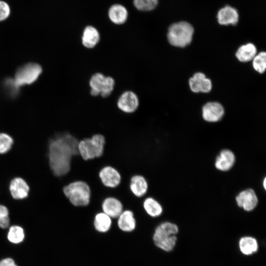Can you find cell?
<instances>
[{
	"label": "cell",
	"mask_w": 266,
	"mask_h": 266,
	"mask_svg": "<svg viewBox=\"0 0 266 266\" xmlns=\"http://www.w3.org/2000/svg\"><path fill=\"white\" fill-rule=\"evenodd\" d=\"M99 177L102 185L109 188L117 187L120 184L121 180L119 172L110 166L102 167L99 172Z\"/></svg>",
	"instance_id": "9"
},
{
	"label": "cell",
	"mask_w": 266,
	"mask_h": 266,
	"mask_svg": "<svg viewBox=\"0 0 266 266\" xmlns=\"http://www.w3.org/2000/svg\"><path fill=\"white\" fill-rule=\"evenodd\" d=\"M105 143L104 136L100 133L85 138L78 142L79 154L84 161L100 158L103 153Z\"/></svg>",
	"instance_id": "4"
},
{
	"label": "cell",
	"mask_w": 266,
	"mask_h": 266,
	"mask_svg": "<svg viewBox=\"0 0 266 266\" xmlns=\"http://www.w3.org/2000/svg\"><path fill=\"white\" fill-rule=\"evenodd\" d=\"M79 140L70 133L62 131L57 133L49 142V166L53 175L62 177L70 169L72 157L79 155L78 144Z\"/></svg>",
	"instance_id": "1"
},
{
	"label": "cell",
	"mask_w": 266,
	"mask_h": 266,
	"mask_svg": "<svg viewBox=\"0 0 266 266\" xmlns=\"http://www.w3.org/2000/svg\"><path fill=\"white\" fill-rule=\"evenodd\" d=\"M266 178H265L263 181V187L265 189H266Z\"/></svg>",
	"instance_id": "33"
},
{
	"label": "cell",
	"mask_w": 266,
	"mask_h": 266,
	"mask_svg": "<svg viewBox=\"0 0 266 266\" xmlns=\"http://www.w3.org/2000/svg\"><path fill=\"white\" fill-rule=\"evenodd\" d=\"M178 232L177 226L174 223L166 221L159 224L155 228L153 240L155 245L165 251H170L174 248Z\"/></svg>",
	"instance_id": "2"
},
{
	"label": "cell",
	"mask_w": 266,
	"mask_h": 266,
	"mask_svg": "<svg viewBox=\"0 0 266 266\" xmlns=\"http://www.w3.org/2000/svg\"><path fill=\"white\" fill-rule=\"evenodd\" d=\"M0 266H17L14 261L10 258H5L0 261Z\"/></svg>",
	"instance_id": "32"
},
{
	"label": "cell",
	"mask_w": 266,
	"mask_h": 266,
	"mask_svg": "<svg viewBox=\"0 0 266 266\" xmlns=\"http://www.w3.org/2000/svg\"><path fill=\"white\" fill-rule=\"evenodd\" d=\"M257 53L256 46L251 43L241 46L236 52L237 59L242 62H247L253 60Z\"/></svg>",
	"instance_id": "23"
},
{
	"label": "cell",
	"mask_w": 266,
	"mask_h": 266,
	"mask_svg": "<svg viewBox=\"0 0 266 266\" xmlns=\"http://www.w3.org/2000/svg\"><path fill=\"white\" fill-rule=\"evenodd\" d=\"M237 205L244 210L250 211L257 206L258 199L255 191L252 189H247L240 192L236 197Z\"/></svg>",
	"instance_id": "10"
},
{
	"label": "cell",
	"mask_w": 266,
	"mask_h": 266,
	"mask_svg": "<svg viewBox=\"0 0 266 266\" xmlns=\"http://www.w3.org/2000/svg\"><path fill=\"white\" fill-rule=\"evenodd\" d=\"M115 85L116 81L112 76L101 72H95L89 79L90 94L94 97L107 98L112 94Z\"/></svg>",
	"instance_id": "5"
},
{
	"label": "cell",
	"mask_w": 266,
	"mask_h": 266,
	"mask_svg": "<svg viewBox=\"0 0 266 266\" xmlns=\"http://www.w3.org/2000/svg\"><path fill=\"white\" fill-rule=\"evenodd\" d=\"M190 88L195 93H208L212 88L211 80L201 72L195 73L189 80Z\"/></svg>",
	"instance_id": "13"
},
{
	"label": "cell",
	"mask_w": 266,
	"mask_h": 266,
	"mask_svg": "<svg viewBox=\"0 0 266 266\" xmlns=\"http://www.w3.org/2000/svg\"><path fill=\"white\" fill-rule=\"evenodd\" d=\"M112 219L103 212H99L95 214L93 220V227L100 233L108 232L112 228Z\"/></svg>",
	"instance_id": "20"
},
{
	"label": "cell",
	"mask_w": 266,
	"mask_h": 266,
	"mask_svg": "<svg viewBox=\"0 0 266 266\" xmlns=\"http://www.w3.org/2000/svg\"><path fill=\"white\" fill-rule=\"evenodd\" d=\"M129 188L134 196L141 198L147 193L148 184L144 176L136 174L131 178Z\"/></svg>",
	"instance_id": "18"
},
{
	"label": "cell",
	"mask_w": 266,
	"mask_h": 266,
	"mask_svg": "<svg viewBox=\"0 0 266 266\" xmlns=\"http://www.w3.org/2000/svg\"><path fill=\"white\" fill-rule=\"evenodd\" d=\"M143 207L145 213L152 218L160 217L164 212L162 204L151 197H147L144 200Z\"/></svg>",
	"instance_id": "21"
},
{
	"label": "cell",
	"mask_w": 266,
	"mask_h": 266,
	"mask_svg": "<svg viewBox=\"0 0 266 266\" xmlns=\"http://www.w3.org/2000/svg\"><path fill=\"white\" fill-rule=\"evenodd\" d=\"M3 88L6 94L10 98L16 97L19 93L20 87L17 84L14 78H6L3 82Z\"/></svg>",
	"instance_id": "26"
},
{
	"label": "cell",
	"mask_w": 266,
	"mask_h": 266,
	"mask_svg": "<svg viewBox=\"0 0 266 266\" xmlns=\"http://www.w3.org/2000/svg\"><path fill=\"white\" fill-rule=\"evenodd\" d=\"M10 7L5 1L0 0V22L6 20L10 14Z\"/></svg>",
	"instance_id": "31"
},
{
	"label": "cell",
	"mask_w": 266,
	"mask_h": 266,
	"mask_svg": "<svg viewBox=\"0 0 266 266\" xmlns=\"http://www.w3.org/2000/svg\"><path fill=\"white\" fill-rule=\"evenodd\" d=\"M158 3V0H133L134 6L139 10L149 11L153 9Z\"/></svg>",
	"instance_id": "28"
},
{
	"label": "cell",
	"mask_w": 266,
	"mask_h": 266,
	"mask_svg": "<svg viewBox=\"0 0 266 266\" xmlns=\"http://www.w3.org/2000/svg\"><path fill=\"white\" fill-rule=\"evenodd\" d=\"M118 229L123 232L130 233L136 228V221L133 212L129 209L124 210L116 219Z\"/></svg>",
	"instance_id": "14"
},
{
	"label": "cell",
	"mask_w": 266,
	"mask_h": 266,
	"mask_svg": "<svg viewBox=\"0 0 266 266\" xmlns=\"http://www.w3.org/2000/svg\"><path fill=\"white\" fill-rule=\"evenodd\" d=\"M237 11L230 6H226L219 10L217 14L218 23L222 25H234L238 21Z\"/></svg>",
	"instance_id": "19"
},
{
	"label": "cell",
	"mask_w": 266,
	"mask_h": 266,
	"mask_svg": "<svg viewBox=\"0 0 266 266\" xmlns=\"http://www.w3.org/2000/svg\"><path fill=\"white\" fill-rule=\"evenodd\" d=\"M224 114V108L218 102H207L202 107V117L207 122H218L222 119Z\"/></svg>",
	"instance_id": "11"
},
{
	"label": "cell",
	"mask_w": 266,
	"mask_h": 266,
	"mask_svg": "<svg viewBox=\"0 0 266 266\" xmlns=\"http://www.w3.org/2000/svg\"><path fill=\"white\" fill-rule=\"evenodd\" d=\"M13 143L12 138L5 133H0V154L7 152Z\"/></svg>",
	"instance_id": "29"
},
{
	"label": "cell",
	"mask_w": 266,
	"mask_h": 266,
	"mask_svg": "<svg viewBox=\"0 0 266 266\" xmlns=\"http://www.w3.org/2000/svg\"><path fill=\"white\" fill-rule=\"evenodd\" d=\"M62 190L73 206H86L90 202L91 189L89 185L83 181L77 180L70 182L64 186Z\"/></svg>",
	"instance_id": "3"
},
{
	"label": "cell",
	"mask_w": 266,
	"mask_h": 266,
	"mask_svg": "<svg viewBox=\"0 0 266 266\" xmlns=\"http://www.w3.org/2000/svg\"><path fill=\"white\" fill-rule=\"evenodd\" d=\"M252 61L254 69L260 73H264L266 68V53L260 52L256 55Z\"/></svg>",
	"instance_id": "27"
},
{
	"label": "cell",
	"mask_w": 266,
	"mask_h": 266,
	"mask_svg": "<svg viewBox=\"0 0 266 266\" xmlns=\"http://www.w3.org/2000/svg\"><path fill=\"white\" fill-rule=\"evenodd\" d=\"M235 161L234 153L230 150L224 149L222 150L216 157L215 166L219 170L227 171L233 166Z\"/></svg>",
	"instance_id": "16"
},
{
	"label": "cell",
	"mask_w": 266,
	"mask_h": 266,
	"mask_svg": "<svg viewBox=\"0 0 266 266\" xmlns=\"http://www.w3.org/2000/svg\"><path fill=\"white\" fill-rule=\"evenodd\" d=\"M9 212L6 207L0 204V228L5 229L9 226Z\"/></svg>",
	"instance_id": "30"
},
{
	"label": "cell",
	"mask_w": 266,
	"mask_h": 266,
	"mask_svg": "<svg viewBox=\"0 0 266 266\" xmlns=\"http://www.w3.org/2000/svg\"><path fill=\"white\" fill-rule=\"evenodd\" d=\"M41 72L42 68L39 65L28 63L17 70L14 79L19 87L30 85L37 79Z\"/></svg>",
	"instance_id": "8"
},
{
	"label": "cell",
	"mask_w": 266,
	"mask_h": 266,
	"mask_svg": "<svg viewBox=\"0 0 266 266\" xmlns=\"http://www.w3.org/2000/svg\"><path fill=\"white\" fill-rule=\"evenodd\" d=\"M25 237L23 228L18 226H11L7 233V238L11 243L18 244L22 242Z\"/></svg>",
	"instance_id": "25"
},
{
	"label": "cell",
	"mask_w": 266,
	"mask_h": 266,
	"mask_svg": "<svg viewBox=\"0 0 266 266\" xmlns=\"http://www.w3.org/2000/svg\"><path fill=\"white\" fill-rule=\"evenodd\" d=\"M9 190L13 198L16 200H21L28 197L30 188L23 179L16 177L11 180Z\"/></svg>",
	"instance_id": "17"
},
{
	"label": "cell",
	"mask_w": 266,
	"mask_h": 266,
	"mask_svg": "<svg viewBox=\"0 0 266 266\" xmlns=\"http://www.w3.org/2000/svg\"><path fill=\"white\" fill-rule=\"evenodd\" d=\"M100 41V35L98 30L93 26H87L83 30L81 38L82 46L87 49L96 48Z\"/></svg>",
	"instance_id": "15"
},
{
	"label": "cell",
	"mask_w": 266,
	"mask_h": 266,
	"mask_svg": "<svg viewBox=\"0 0 266 266\" xmlns=\"http://www.w3.org/2000/svg\"><path fill=\"white\" fill-rule=\"evenodd\" d=\"M108 16L110 20L113 23L116 25H122L127 19L128 11L123 5L114 4L109 8Z\"/></svg>",
	"instance_id": "22"
},
{
	"label": "cell",
	"mask_w": 266,
	"mask_h": 266,
	"mask_svg": "<svg viewBox=\"0 0 266 266\" xmlns=\"http://www.w3.org/2000/svg\"><path fill=\"white\" fill-rule=\"evenodd\" d=\"M239 247L243 254L249 255L257 252L258 244L255 238L251 236H245L240 239Z\"/></svg>",
	"instance_id": "24"
},
{
	"label": "cell",
	"mask_w": 266,
	"mask_h": 266,
	"mask_svg": "<svg viewBox=\"0 0 266 266\" xmlns=\"http://www.w3.org/2000/svg\"><path fill=\"white\" fill-rule=\"evenodd\" d=\"M194 28L187 22H180L172 24L167 34L169 43L174 46L184 47L192 40Z\"/></svg>",
	"instance_id": "6"
},
{
	"label": "cell",
	"mask_w": 266,
	"mask_h": 266,
	"mask_svg": "<svg viewBox=\"0 0 266 266\" xmlns=\"http://www.w3.org/2000/svg\"><path fill=\"white\" fill-rule=\"evenodd\" d=\"M101 211L112 219H116L124 210L122 202L117 198L108 197L102 202Z\"/></svg>",
	"instance_id": "12"
},
{
	"label": "cell",
	"mask_w": 266,
	"mask_h": 266,
	"mask_svg": "<svg viewBox=\"0 0 266 266\" xmlns=\"http://www.w3.org/2000/svg\"><path fill=\"white\" fill-rule=\"evenodd\" d=\"M140 100L136 93L132 90L122 92L116 100L118 110L126 115L134 114L139 109Z\"/></svg>",
	"instance_id": "7"
}]
</instances>
